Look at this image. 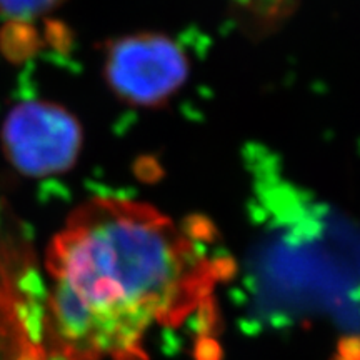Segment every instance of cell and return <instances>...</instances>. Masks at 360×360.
<instances>
[{
    "instance_id": "obj_3",
    "label": "cell",
    "mask_w": 360,
    "mask_h": 360,
    "mask_svg": "<svg viewBox=\"0 0 360 360\" xmlns=\"http://www.w3.org/2000/svg\"><path fill=\"white\" fill-rule=\"evenodd\" d=\"M84 143L79 119L56 102L32 98L13 105L0 127V147L15 172L25 177L65 174Z\"/></svg>"
},
{
    "instance_id": "obj_4",
    "label": "cell",
    "mask_w": 360,
    "mask_h": 360,
    "mask_svg": "<svg viewBox=\"0 0 360 360\" xmlns=\"http://www.w3.org/2000/svg\"><path fill=\"white\" fill-rule=\"evenodd\" d=\"M191 65L186 51L159 32H135L112 40L103 53V77L120 102L155 109L187 82Z\"/></svg>"
},
{
    "instance_id": "obj_2",
    "label": "cell",
    "mask_w": 360,
    "mask_h": 360,
    "mask_svg": "<svg viewBox=\"0 0 360 360\" xmlns=\"http://www.w3.org/2000/svg\"><path fill=\"white\" fill-rule=\"evenodd\" d=\"M259 200L265 232L250 290L276 319L330 315L360 332V231L289 184L269 180Z\"/></svg>"
},
{
    "instance_id": "obj_5",
    "label": "cell",
    "mask_w": 360,
    "mask_h": 360,
    "mask_svg": "<svg viewBox=\"0 0 360 360\" xmlns=\"http://www.w3.org/2000/svg\"><path fill=\"white\" fill-rule=\"evenodd\" d=\"M67 0H0V17L12 22H30L57 11Z\"/></svg>"
},
{
    "instance_id": "obj_1",
    "label": "cell",
    "mask_w": 360,
    "mask_h": 360,
    "mask_svg": "<svg viewBox=\"0 0 360 360\" xmlns=\"http://www.w3.org/2000/svg\"><path fill=\"white\" fill-rule=\"evenodd\" d=\"M146 202L85 200L47 250V332L58 360H137L157 326H179L232 270Z\"/></svg>"
}]
</instances>
